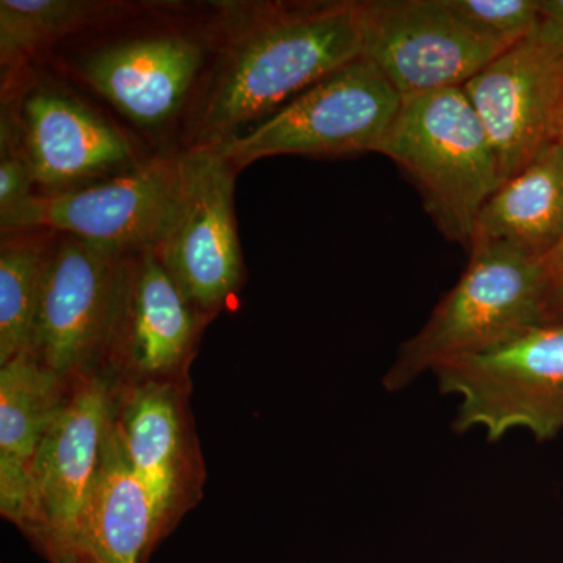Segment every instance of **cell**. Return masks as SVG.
I'll use <instances>...</instances> for the list:
<instances>
[{"instance_id":"cell-1","label":"cell","mask_w":563,"mask_h":563,"mask_svg":"<svg viewBox=\"0 0 563 563\" xmlns=\"http://www.w3.org/2000/svg\"><path fill=\"white\" fill-rule=\"evenodd\" d=\"M358 57L357 2L258 7L229 40L203 103L198 146L231 139Z\"/></svg>"},{"instance_id":"cell-2","label":"cell","mask_w":563,"mask_h":563,"mask_svg":"<svg viewBox=\"0 0 563 563\" xmlns=\"http://www.w3.org/2000/svg\"><path fill=\"white\" fill-rule=\"evenodd\" d=\"M550 324L543 261L499 243H473L470 263L384 376L388 391L444 363L479 354Z\"/></svg>"},{"instance_id":"cell-3","label":"cell","mask_w":563,"mask_h":563,"mask_svg":"<svg viewBox=\"0 0 563 563\" xmlns=\"http://www.w3.org/2000/svg\"><path fill=\"white\" fill-rule=\"evenodd\" d=\"M380 154L412 180L440 232L470 247L477 217L503 177L487 129L465 90L404 98Z\"/></svg>"},{"instance_id":"cell-4","label":"cell","mask_w":563,"mask_h":563,"mask_svg":"<svg viewBox=\"0 0 563 563\" xmlns=\"http://www.w3.org/2000/svg\"><path fill=\"white\" fill-rule=\"evenodd\" d=\"M402 99L376 65L358 57L296 96L251 132L214 147L236 169L276 155L380 154Z\"/></svg>"},{"instance_id":"cell-5","label":"cell","mask_w":563,"mask_h":563,"mask_svg":"<svg viewBox=\"0 0 563 563\" xmlns=\"http://www.w3.org/2000/svg\"><path fill=\"white\" fill-rule=\"evenodd\" d=\"M433 374L444 395L459 398L455 432L483 429L488 442H499L525 429L544 442L563 429V324L529 329Z\"/></svg>"},{"instance_id":"cell-6","label":"cell","mask_w":563,"mask_h":563,"mask_svg":"<svg viewBox=\"0 0 563 563\" xmlns=\"http://www.w3.org/2000/svg\"><path fill=\"white\" fill-rule=\"evenodd\" d=\"M209 322L154 250L128 252L114 276L101 369L117 387L192 384L191 365Z\"/></svg>"},{"instance_id":"cell-7","label":"cell","mask_w":563,"mask_h":563,"mask_svg":"<svg viewBox=\"0 0 563 563\" xmlns=\"http://www.w3.org/2000/svg\"><path fill=\"white\" fill-rule=\"evenodd\" d=\"M172 222L155 247L187 301L213 321L242 290L244 262L233 211L235 166L214 146L179 155Z\"/></svg>"},{"instance_id":"cell-8","label":"cell","mask_w":563,"mask_h":563,"mask_svg":"<svg viewBox=\"0 0 563 563\" xmlns=\"http://www.w3.org/2000/svg\"><path fill=\"white\" fill-rule=\"evenodd\" d=\"M362 57L402 98L463 88L515 43L474 27L448 0L357 2Z\"/></svg>"},{"instance_id":"cell-9","label":"cell","mask_w":563,"mask_h":563,"mask_svg":"<svg viewBox=\"0 0 563 563\" xmlns=\"http://www.w3.org/2000/svg\"><path fill=\"white\" fill-rule=\"evenodd\" d=\"M179 157L155 158L114 179L29 196L0 214L3 232L52 231L103 250H155L179 196Z\"/></svg>"},{"instance_id":"cell-10","label":"cell","mask_w":563,"mask_h":563,"mask_svg":"<svg viewBox=\"0 0 563 563\" xmlns=\"http://www.w3.org/2000/svg\"><path fill=\"white\" fill-rule=\"evenodd\" d=\"M113 391L102 369L74 377L47 422L33 466L31 515L22 529L43 558L74 548L101 463Z\"/></svg>"},{"instance_id":"cell-11","label":"cell","mask_w":563,"mask_h":563,"mask_svg":"<svg viewBox=\"0 0 563 563\" xmlns=\"http://www.w3.org/2000/svg\"><path fill=\"white\" fill-rule=\"evenodd\" d=\"M191 393L192 384L114 385L111 424L132 472L150 496L158 543L198 507L206 487Z\"/></svg>"},{"instance_id":"cell-12","label":"cell","mask_w":563,"mask_h":563,"mask_svg":"<svg viewBox=\"0 0 563 563\" xmlns=\"http://www.w3.org/2000/svg\"><path fill=\"white\" fill-rule=\"evenodd\" d=\"M463 90L487 129L504 184L559 143L563 44L533 27Z\"/></svg>"},{"instance_id":"cell-13","label":"cell","mask_w":563,"mask_h":563,"mask_svg":"<svg viewBox=\"0 0 563 563\" xmlns=\"http://www.w3.org/2000/svg\"><path fill=\"white\" fill-rule=\"evenodd\" d=\"M122 255L69 235L51 246L27 354L62 380L101 369Z\"/></svg>"},{"instance_id":"cell-14","label":"cell","mask_w":563,"mask_h":563,"mask_svg":"<svg viewBox=\"0 0 563 563\" xmlns=\"http://www.w3.org/2000/svg\"><path fill=\"white\" fill-rule=\"evenodd\" d=\"M22 150L33 184L68 191L133 166L131 143L117 128L65 92L38 90L22 106Z\"/></svg>"},{"instance_id":"cell-15","label":"cell","mask_w":563,"mask_h":563,"mask_svg":"<svg viewBox=\"0 0 563 563\" xmlns=\"http://www.w3.org/2000/svg\"><path fill=\"white\" fill-rule=\"evenodd\" d=\"M202 65V47L184 35L121 41L81 63L85 80L129 120L155 128L174 117Z\"/></svg>"},{"instance_id":"cell-16","label":"cell","mask_w":563,"mask_h":563,"mask_svg":"<svg viewBox=\"0 0 563 563\" xmlns=\"http://www.w3.org/2000/svg\"><path fill=\"white\" fill-rule=\"evenodd\" d=\"M66 383L31 354L0 366V514L21 532L31 515L36 453Z\"/></svg>"},{"instance_id":"cell-17","label":"cell","mask_w":563,"mask_h":563,"mask_svg":"<svg viewBox=\"0 0 563 563\" xmlns=\"http://www.w3.org/2000/svg\"><path fill=\"white\" fill-rule=\"evenodd\" d=\"M158 547L150 496L132 472L110 418L73 550L88 563H150Z\"/></svg>"},{"instance_id":"cell-18","label":"cell","mask_w":563,"mask_h":563,"mask_svg":"<svg viewBox=\"0 0 563 563\" xmlns=\"http://www.w3.org/2000/svg\"><path fill=\"white\" fill-rule=\"evenodd\" d=\"M562 240L563 146L555 143L493 192L477 217L472 244H506L544 261Z\"/></svg>"},{"instance_id":"cell-19","label":"cell","mask_w":563,"mask_h":563,"mask_svg":"<svg viewBox=\"0 0 563 563\" xmlns=\"http://www.w3.org/2000/svg\"><path fill=\"white\" fill-rule=\"evenodd\" d=\"M118 7L87 0H2L0 60L3 66L21 65L41 47L103 20Z\"/></svg>"},{"instance_id":"cell-20","label":"cell","mask_w":563,"mask_h":563,"mask_svg":"<svg viewBox=\"0 0 563 563\" xmlns=\"http://www.w3.org/2000/svg\"><path fill=\"white\" fill-rule=\"evenodd\" d=\"M51 246L14 240L0 250V366L31 350Z\"/></svg>"},{"instance_id":"cell-21","label":"cell","mask_w":563,"mask_h":563,"mask_svg":"<svg viewBox=\"0 0 563 563\" xmlns=\"http://www.w3.org/2000/svg\"><path fill=\"white\" fill-rule=\"evenodd\" d=\"M474 27L507 43L526 38L540 20V0H448Z\"/></svg>"},{"instance_id":"cell-22","label":"cell","mask_w":563,"mask_h":563,"mask_svg":"<svg viewBox=\"0 0 563 563\" xmlns=\"http://www.w3.org/2000/svg\"><path fill=\"white\" fill-rule=\"evenodd\" d=\"M11 121L2 120V158H0V214L14 209L31 195L33 177L24 150L18 146Z\"/></svg>"},{"instance_id":"cell-23","label":"cell","mask_w":563,"mask_h":563,"mask_svg":"<svg viewBox=\"0 0 563 563\" xmlns=\"http://www.w3.org/2000/svg\"><path fill=\"white\" fill-rule=\"evenodd\" d=\"M548 321L563 320V240L543 261Z\"/></svg>"},{"instance_id":"cell-24","label":"cell","mask_w":563,"mask_h":563,"mask_svg":"<svg viewBox=\"0 0 563 563\" xmlns=\"http://www.w3.org/2000/svg\"><path fill=\"white\" fill-rule=\"evenodd\" d=\"M536 31L563 44V0H540V20Z\"/></svg>"},{"instance_id":"cell-25","label":"cell","mask_w":563,"mask_h":563,"mask_svg":"<svg viewBox=\"0 0 563 563\" xmlns=\"http://www.w3.org/2000/svg\"><path fill=\"white\" fill-rule=\"evenodd\" d=\"M49 563H88L77 551L54 550L44 555Z\"/></svg>"},{"instance_id":"cell-26","label":"cell","mask_w":563,"mask_h":563,"mask_svg":"<svg viewBox=\"0 0 563 563\" xmlns=\"http://www.w3.org/2000/svg\"><path fill=\"white\" fill-rule=\"evenodd\" d=\"M559 143L563 146V111H562V120H561V132H559Z\"/></svg>"}]
</instances>
